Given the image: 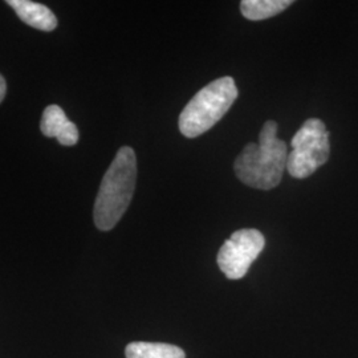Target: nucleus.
<instances>
[{
  "instance_id": "f257e3e1",
  "label": "nucleus",
  "mask_w": 358,
  "mask_h": 358,
  "mask_svg": "<svg viewBox=\"0 0 358 358\" xmlns=\"http://www.w3.org/2000/svg\"><path fill=\"white\" fill-rule=\"evenodd\" d=\"M287 161L288 148L278 138V124L267 121L260 130L259 143H248L235 159L234 169L244 185L271 190L282 182Z\"/></svg>"
},
{
  "instance_id": "f03ea898",
  "label": "nucleus",
  "mask_w": 358,
  "mask_h": 358,
  "mask_svg": "<svg viewBox=\"0 0 358 358\" xmlns=\"http://www.w3.org/2000/svg\"><path fill=\"white\" fill-rule=\"evenodd\" d=\"M137 182V158L131 148H121L105 173L93 208L99 230L110 231L124 217L131 202Z\"/></svg>"
},
{
  "instance_id": "7ed1b4c3",
  "label": "nucleus",
  "mask_w": 358,
  "mask_h": 358,
  "mask_svg": "<svg viewBox=\"0 0 358 358\" xmlns=\"http://www.w3.org/2000/svg\"><path fill=\"white\" fill-rule=\"evenodd\" d=\"M238 99L232 77H220L199 90L179 115V130L187 138L202 136L229 112Z\"/></svg>"
},
{
  "instance_id": "20e7f679",
  "label": "nucleus",
  "mask_w": 358,
  "mask_h": 358,
  "mask_svg": "<svg viewBox=\"0 0 358 358\" xmlns=\"http://www.w3.org/2000/svg\"><path fill=\"white\" fill-rule=\"evenodd\" d=\"M287 170L294 178L304 179L327 164L331 155L329 131L319 118L307 120L291 141Z\"/></svg>"
},
{
  "instance_id": "39448f33",
  "label": "nucleus",
  "mask_w": 358,
  "mask_h": 358,
  "mask_svg": "<svg viewBox=\"0 0 358 358\" xmlns=\"http://www.w3.org/2000/svg\"><path fill=\"white\" fill-rule=\"evenodd\" d=\"M264 245L266 239L260 231L254 229L235 231L230 239L220 247L217 266L230 280H239L247 275Z\"/></svg>"
},
{
  "instance_id": "423d86ee",
  "label": "nucleus",
  "mask_w": 358,
  "mask_h": 358,
  "mask_svg": "<svg viewBox=\"0 0 358 358\" xmlns=\"http://www.w3.org/2000/svg\"><path fill=\"white\" fill-rule=\"evenodd\" d=\"M40 129L45 137H53L64 146H73L78 141V129L59 105H50L44 110Z\"/></svg>"
},
{
  "instance_id": "0eeeda50",
  "label": "nucleus",
  "mask_w": 358,
  "mask_h": 358,
  "mask_svg": "<svg viewBox=\"0 0 358 358\" xmlns=\"http://www.w3.org/2000/svg\"><path fill=\"white\" fill-rule=\"evenodd\" d=\"M13 11L29 27L50 32L57 27V19L51 10L40 3L31 0H10L7 1Z\"/></svg>"
},
{
  "instance_id": "6e6552de",
  "label": "nucleus",
  "mask_w": 358,
  "mask_h": 358,
  "mask_svg": "<svg viewBox=\"0 0 358 358\" xmlns=\"http://www.w3.org/2000/svg\"><path fill=\"white\" fill-rule=\"evenodd\" d=\"M127 358H185L186 355L179 346L164 343H131L125 349Z\"/></svg>"
},
{
  "instance_id": "1a4fd4ad",
  "label": "nucleus",
  "mask_w": 358,
  "mask_h": 358,
  "mask_svg": "<svg viewBox=\"0 0 358 358\" xmlns=\"http://www.w3.org/2000/svg\"><path fill=\"white\" fill-rule=\"evenodd\" d=\"M292 4V0H243L241 11L245 19L259 22L282 13Z\"/></svg>"
},
{
  "instance_id": "9d476101",
  "label": "nucleus",
  "mask_w": 358,
  "mask_h": 358,
  "mask_svg": "<svg viewBox=\"0 0 358 358\" xmlns=\"http://www.w3.org/2000/svg\"><path fill=\"white\" fill-rule=\"evenodd\" d=\"M6 92H7V84H6V80L4 77L0 75V103L4 100L6 97Z\"/></svg>"
}]
</instances>
